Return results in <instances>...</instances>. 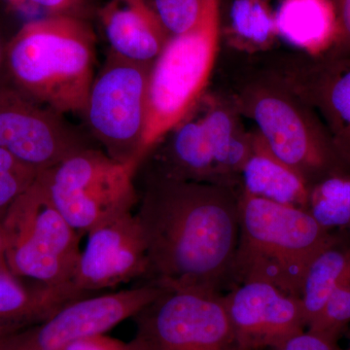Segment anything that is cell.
<instances>
[{
    "label": "cell",
    "mask_w": 350,
    "mask_h": 350,
    "mask_svg": "<svg viewBox=\"0 0 350 350\" xmlns=\"http://www.w3.org/2000/svg\"><path fill=\"white\" fill-rule=\"evenodd\" d=\"M0 269H7L5 262V247H4V239L2 236L1 228H0Z\"/></svg>",
    "instance_id": "4dcf8cb0"
},
{
    "label": "cell",
    "mask_w": 350,
    "mask_h": 350,
    "mask_svg": "<svg viewBox=\"0 0 350 350\" xmlns=\"http://www.w3.org/2000/svg\"><path fill=\"white\" fill-rule=\"evenodd\" d=\"M0 9L9 15L69 16L91 22L98 6L96 0H0Z\"/></svg>",
    "instance_id": "603a6c76"
},
{
    "label": "cell",
    "mask_w": 350,
    "mask_h": 350,
    "mask_svg": "<svg viewBox=\"0 0 350 350\" xmlns=\"http://www.w3.org/2000/svg\"><path fill=\"white\" fill-rule=\"evenodd\" d=\"M239 199L227 186L146 175L135 213L146 243L145 280L170 291L236 287Z\"/></svg>",
    "instance_id": "6da1fadb"
},
{
    "label": "cell",
    "mask_w": 350,
    "mask_h": 350,
    "mask_svg": "<svg viewBox=\"0 0 350 350\" xmlns=\"http://www.w3.org/2000/svg\"><path fill=\"white\" fill-rule=\"evenodd\" d=\"M8 16L5 11L0 9V79L4 75V66H5V53L9 40L12 38L14 33L10 34L8 31Z\"/></svg>",
    "instance_id": "f546056e"
},
{
    "label": "cell",
    "mask_w": 350,
    "mask_h": 350,
    "mask_svg": "<svg viewBox=\"0 0 350 350\" xmlns=\"http://www.w3.org/2000/svg\"><path fill=\"white\" fill-rule=\"evenodd\" d=\"M314 94L332 139L350 167V59L340 57L327 64L315 83Z\"/></svg>",
    "instance_id": "ffe728a7"
},
{
    "label": "cell",
    "mask_w": 350,
    "mask_h": 350,
    "mask_svg": "<svg viewBox=\"0 0 350 350\" xmlns=\"http://www.w3.org/2000/svg\"><path fill=\"white\" fill-rule=\"evenodd\" d=\"M96 36L69 16L27 21L9 40L4 76L25 96L64 115L82 116L94 79Z\"/></svg>",
    "instance_id": "7a4b0ae2"
},
{
    "label": "cell",
    "mask_w": 350,
    "mask_h": 350,
    "mask_svg": "<svg viewBox=\"0 0 350 350\" xmlns=\"http://www.w3.org/2000/svg\"><path fill=\"white\" fill-rule=\"evenodd\" d=\"M137 163L117 162L100 147L71 154L38 180L51 202L78 234L121 214L138 202Z\"/></svg>",
    "instance_id": "52a82bcc"
},
{
    "label": "cell",
    "mask_w": 350,
    "mask_h": 350,
    "mask_svg": "<svg viewBox=\"0 0 350 350\" xmlns=\"http://www.w3.org/2000/svg\"><path fill=\"white\" fill-rule=\"evenodd\" d=\"M243 193L284 204L306 208L310 186L296 170L276 158L253 135V147L241 172Z\"/></svg>",
    "instance_id": "ac0fdd59"
},
{
    "label": "cell",
    "mask_w": 350,
    "mask_h": 350,
    "mask_svg": "<svg viewBox=\"0 0 350 350\" xmlns=\"http://www.w3.org/2000/svg\"><path fill=\"white\" fill-rule=\"evenodd\" d=\"M7 269L47 286L73 284L81 234L51 202L36 177L0 221Z\"/></svg>",
    "instance_id": "8992f818"
},
{
    "label": "cell",
    "mask_w": 350,
    "mask_h": 350,
    "mask_svg": "<svg viewBox=\"0 0 350 350\" xmlns=\"http://www.w3.org/2000/svg\"><path fill=\"white\" fill-rule=\"evenodd\" d=\"M151 66L152 64L131 61L110 51L90 89L82 115L88 133L117 162L138 165L142 162Z\"/></svg>",
    "instance_id": "ba28073f"
},
{
    "label": "cell",
    "mask_w": 350,
    "mask_h": 350,
    "mask_svg": "<svg viewBox=\"0 0 350 350\" xmlns=\"http://www.w3.org/2000/svg\"><path fill=\"white\" fill-rule=\"evenodd\" d=\"M340 20V36L337 46L350 49V0H336Z\"/></svg>",
    "instance_id": "f1b7e54d"
},
{
    "label": "cell",
    "mask_w": 350,
    "mask_h": 350,
    "mask_svg": "<svg viewBox=\"0 0 350 350\" xmlns=\"http://www.w3.org/2000/svg\"><path fill=\"white\" fill-rule=\"evenodd\" d=\"M350 282V234L335 232L306 269L300 301L306 329L336 288Z\"/></svg>",
    "instance_id": "d6986e66"
},
{
    "label": "cell",
    "mask_w": 350,
    "mask_h": 350,
    "mask_svg": "<svg viewBox=\"0 0 350 350\" xmlns=\"http://www.w3.org/2000/svg\"><path fill=\"white\" fill-rule=\"evenodd\" d=\"M73 284H27L7 269H0V325L25 328L47 319L70 301L90 296Z\"/></svg>",
    "instance_id": "e0dca14e"
},
{
    "label": "cell",
    "mask_w": 350,
    "mask_h": 350,
    "mask_svg": "<svg viewBox=\"0 0 350 350\" xmlns=\"http://www.w3.org/2000/svg\"><path fill=\"white\" fill-rule=\"evenodd\" d=\"M64 350H146L144 345L133 338L131 342H124L109 337L105 334L89 336L80 338L72 344L68 345Z\"/></svg>",
    "instance_id": "83f0119b"
},
{
    "label": "cell",
    "mask_w": 350,
    "mask_h": 350,
    "mask_svg": "<svg viewBox=\"0 0 350 350\" xmlns=\"http://www.w3.org/2000/svg\"><path fill=\"white\" fill-rule=\"evenodd\" d=\"M347 338H349V345H347V349H345V350H350V327L349 328V330H347Z\"/></svg>",
    "instance_id": "d6a6232c"
},
{
    "label": "cell",
    "mask_w": 350,
    "mask_h": 350,
    "mask_svg": "<svg viewBox=\"0 0 350 350\" xmlns=\"http://www.w3.org/2000/svg\"><path fill=\"white\" fill-rule=\"evenodd\" d=\"M38 174L0 148V221L15 200L31 187Z\"/></svg>",
    "instance_id": "cb8c5ba5"
},
{
    "label": "cell",
    "mask_w": 350,
    "mask_h": 350,
    "mask_svg": "<svg viewBox=\"0 0 350 350\" xmlns=\"http://www.w3.org/2000/svg\"><path fill=\"white\" fill-rule=\"evenodd\" d=\"M165 289L145 283L113 293L90 295L66 304L47 319L0 340V350H64L80 338L107 334L133 319Z\"/></svg>",
    "instance_id": "8fae6325"
},
{
    "label": "cell",
    "mask_w": 350,
    "mask_h": 350,
    "mask_svg": "<svg viewBox=\"0 0 350 350\" xmlns=\"http://www.w3.org/2000/svg\"><path fill=\"white\" fill-rule=\"evenodd\" d=\"M267 350H345L340 349L338 340L322 334L308 330L295 336L282 345Z\"/></svg>",
    "instance_id": "4316f807"
},
{
    "label": "cell",
    "mask_w": 350,
    "mask_h": 350,
    "mask_svg": "<svg viewBox=\"0 0 350 350\" xmlns=\"http://www.w3.org/2000/svg\"><path fill=\"white\" fill-rule=\"evenodd\" d=\"M222 300L241 349H271L306 330L300 299L269 283H241Z\"/></svg>",
    "instance_id": "5bb4252c"
},
{
    "label": "cell",
    "mask_w": 350,
    "mask_h": 350,
    "mask_svg": "<svg viewBox=\"0 0 350 350\" xmlns=\"http://www.w3.org/2000/svg\"><path fill=\"white\" fill-rule=\"evenodd\" d=\"M98 147L64 115L25 96L5 76L0 79V148L43 172L75 152Z\"/></svg>",
    "instance_id": "30bf717a"
},
{
    "label": "cell",
    "mask_w": 350,
    "mask_h": 350,
    "mask_svg": "<svg viewBox=\"0 0 350 350\" xmlns=\"http://www.w3.org/2000/svg\"><path fill=\"white\" fill-rule=\"evenodd\" d=\"M206 0H154L153 6L163 27L172 36L192 29L204 9Z\"/></svg>",
    "instance_id": "484cf974"
},
{
    "label": "cell",
    "mask_w": 350,
    "mask_h": 350,
    "mask_svg": "<svg viewBox=\"0 0 350 350\" xmlns=\"http://www.w3.org/2000/svg\"><path fill=\"white\" fill-rule=\"evenodd\" d=\"M227 31L234 45L243 49H265L276 36L275 11L269 0H232Z\"/></svg>",
    "instance_id": "44dd1931"
},
{
    "label": "cell",
    "mask_w": 350,
    "mask_h": 350,
    "mask_svg": "<svg viewBox=\"0 0 350 350\" xmlns=\"http://www.w3.org/2000/svg\"><path fill=\"white\" fill-rule=\"evenodd\" d=\"M350 327V282L336 288L308 330L340 340Z\"/></svg>",
    "instance_id": "d4e9b609"
},
{
    "label": "cell",
    "mask_w": 350,
    "mask_h": 350,
    "mask_svg": "<svg viewBox=\"0 0 350 350\" xmlns=\"http://www.w3.org/2000/svg\"><path fill=\"white\" fill-rule=\"evenodd\" d=\"M87 234L72 282L77 289L94 294L146 278V243L133 211L109 219Z\"/></svg>",
    "instance_id": "4fadbf2b"
},
{
    "label": "cell",
    "mask_w": 350,
    "mask_h": 350,
    "mask_svg": "<svg viewBox=\"0 0 350 350\" xmlns=\"http://www.w3.org/2000/svg\"><path fill=\"white\" fill-rule=\"evenodd\" d=\"M251 115L258 137L271 153L296 170L308 185L338 172H349L331 137L313 125L291 101L273 93L253 98Z\"/></svg>",
    "instance_id": "7c38bea8"
},
{
    "label": "cell",
    "mask_w": 350,
    "mask_h": 350,
    "mask_svg": "<svg viewBox=\"0 0 350 350\" xmlns=\"http://www.w3.org/2000/svg\"><path fill=\"white\" fill-rule=\"evenodd\" d=\"M220 25V0H206L197 24L170 36L152 64L142 161L202 100L217 57Z\"/></svg>",
    "instance_id": "277c9868"
},
{
    "label": "cell",
    "mask_w": 350,
    "mask_h": 350,
    "mask_svg": "<svg viewBox=\"0 0 350 350\" xmlns=\"http://www.w3.org/2000/svg\"><path fill=\"white\" fill-rule=\"evenodd\" d=\"M96 17L110 51L137 63L153 64L170 38L149 0H110Z\"/></svg>",
    "instance_id": "9a60e30c"
},
{
    "label": "cell",
    "mask_w": 350,
    "mask_h": 350,
    "mask_svg": "<svg viewBox=\"0 0 350 350\" xmlns=\"http://www.w3.org/2000/svg\"><path fill=\"white\" fill-rule=\"evenodd\" d=\"M306 211L329 232L350 231V172L324 177L310 188Z\"/></svg>",
    "instance_id": "7402d4cb"
},
{
    "label": "cell",
    "mask_w": 350,
    "mask_h": 350,
    "mask_svg": "<svg viewBox=\"0 0 350 350\" xmlns=\"http://www.w3.org/2000/svg\"><path fill=\"white\" fill-rule=\"evenodd\" d=\"M278 36L312 56L337 46L340 36L333 0H282L275 10Z\"/></svg>",
    "instance_id": "2e32d148"
},
{
    "label": "cell",
    "mask_w": 350,
    "mask_h": 350,
    "mask_svg": "<svg viewBox=\"0 0 350 350\" xmlns=\"http://www.w3.org/2000/svg\"><path fill=\"white\" fill-rule=\"evenodd\" d=\"M21 327L13 325H0V340L13 332L20 330Z\"/></svg>",
    "instance_id": "1f68e13d"
},
{
    "label": "cell",
    "mask_w": 350,
    "mask_h": 350,
    "mask_svg": "<svg viewBox=\"0 0 350 350\" xmlns=\"http://www.w3.org/2000/svg\"><path fill=\"white\" fill-rule=\"evenodd\" d=\"M234 280L269 283L300 299L310 262L333 239L299 207L284 206L241 192Z\"/></svg>",
    "instance_id": "3957f363"
},
{
    "label": "cell",
    "mask_w": 350,
    "mask_h": 350,
    "mask_svg": "<svg viewBox=\"0 0 350 350\" xmlns=\"http://www.w3.org/2000/svg\"><path fill=\"white\" fill-rule=\"evenodd\" d=\"M252 147L231 112L200 100L142 163H151L150 174L234 188Z\"/></svg>",
    "instance_id": "5b68a950"
},
{
    "label": "cell",
    "mask_w": 350,
    "mask_h": 350,
    "mask_svg": "<svg viewBox=\"0 0 350 350\" xmlns=\"http://www.w3.org/2000/svg\"><path fill=\"white\" fill-rule=\"evenodd\" d=\"M333 1L335 2V3H336V0H333Z\"/></svg>",
    "instance_id": "836d02e7"
},
{
    "label": "cell",
    "mask_w": 350,
    "mask_h": 350,
    "mask_svg": "<svg viewBox=\"0 0 350 350\" xmlns=\"http://www.w3.org/2000/svg\"><path fill=\"white\" fill-rule=\"evenodd\" d=\"M222 296L165 290L133 317L135 338L146 350H243Z\"/></svg>",
    "instance_id": "9c48e42d"
}]
</instances>
